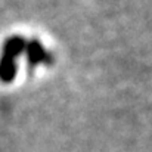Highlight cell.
Returning a JSON list of instances; mask_svg holds the SVG:
<instances>
[{
	"label": "cell",
	"instance_id": "6da1fadb",
	"mask_svg": "<svg viewBox=\"0 0 152 152\" xmlns=\"http://www.w3.org/2000/svg\"><path fill=\"white\" fill-rule=\"evenodd\" d=\"M27 55V64H28V68H30V72H33V69L43 64V65H48L52 66L55 59H53V55L49 50L45 49V46L37 40V39H31L27 42L25 45V52Z\"/></svg>",
	"mask_w": 152,
	"mask_h": 152
},
{
	"label": "cell",
	"instance_id": "7a4b0ae2",
	"mask_svg": "<svg viewBox=\"0 0 152 152\" xmlns=\"http://www.w3.org/2000/svg\"><path fill=\"white\" fill-rule=\"evenodd\" d=\"M25 45H27V40L22 36H10L3 43L1 55H6V56L16 59L18 56H21L25 52Z\"/></svg>",
	"mask_w": 152,
	"mask_h": 152
},
{
	"label": "cell",
	"instance_id": "3957f363",
	"mask_svg": "<svg viewBox=\"0 0 152 152\" xmlns=\"http://www.w3.org/2000/svg\"><path fill=\"white\" fill-rule=\"evenodd\" d=\"M16 71H18L16 59L1 55V58H0V80L3 83H12L16 77Z\"/></svg>",
	"mask_w": 152,
	"mask_h": 152
}]
</instances>
